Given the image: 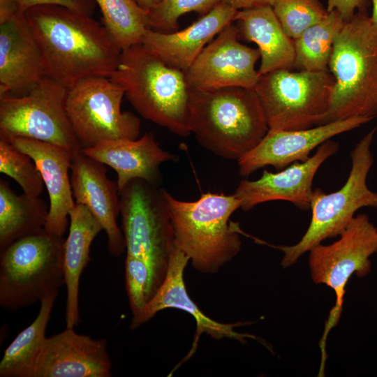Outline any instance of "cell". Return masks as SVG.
<instances>
[{"instance_id": "6da1fadb", "label": "cell", "mask_w": 377, "mask_h": 377, "mask_svg": "<svg viewBox=\"0 0 377 377\" xmlns=\"http://www.w3.org/2000/svg\"><path fill=\"white\" fill-rule=\"evenodd\" d=\"M41 54L45 75L67 89L91 77H110L121 50L91 15L55 5L24 11Z\"/></svg>"}, {"instance_id": "7402d4cb", "label": "cell", "mask_w": 377, "mask_h": 377, "mask_svg": "<svg viewBox=\"0 0 377 377\" xmlns=\"http://www.w3.org/2000/svg\"><path fill=\"white\" fill-rule=\"evenodd\" d=\"M82 151L116 171L119 192L134 179H142L158 186L161 178L160 165L176 160L175 155L159 146L151 133L135 140L103 141Z\"/></svg>"}, {"instance_id": "9c48e42d", "label": "cell", "mask_w": 377, "mask_h": 377, "mask_svg": "<svg viewBox=\"0 0 377 377\" xmlns=\"http://www.w3.org/2000/svg\"><path fill=\"white\" fill-rule=\"evenodd\" d=\"M142 179L119 191V209L126 255L147 263L162 284L175 236L163 189Z\"/></svg>"}, {"instance_id": "f1b7e54d", "label": "cell", "mask_w": 377, "mask_h": 377, "mask_svg": "<svg viewBox=\"0 0 377 377\" xmlns=\"http://www.w3.org/2000/svg\"><path fill=\"white\" fill-rule=\"evenodd\" d=\"M0 172L15 180L29 195L39 197L43 191L45 184L33 159L3 137H0Z\"/></svg>"}, {"instance_id": "44dd1931", "label": "cell", "mask_w": 377, "mask_h": 377, "mask_svg": "<svg viewBox=\"0 0 377 377\" xmlns=\"http://www.w3.org/2000/svg\"><path fill=\"white\" fill-rule=\"evenodd\" d=\"M237 11L221 1L181 31L165 33L146 29L141 44L168 66L184 72L213 38L235 21Z\"/></svg>"}, {"instance_id": "d6a6232c", "label": "cell", "mask_w": 377, "mask_h": 377, "mask_svg": "<svg viewBox=\"0 0 377 377\" xmlns=\"http://www.w3.org/2000/svg\"><path fill=\"white\" fill-rule=\"evenodd\" d=\"M22 11L41 5L60 6L68 9L92 16L96 3L94 0H17Z\"/></svg>"}, {"instance_id": "cb8c5ba5", "label": "cell", "mask_w": 377, "mask_h": 377, "mask_svg": "<svg viewBox=\"0 0 377 377\" xmlns=\"http://www.w3.org/2000/svg\"><path fill=\"white\" fill-rule=\"evenodd\" d=\"M68 216L69 232L64 243V284L67 290L66 323V327L74 328L80 322V276L89 260L92 242L103 228L83 205L75 203Z\"/></svg>"}, {"instance_id": "2e32d148", "label": "cell", "mask_w": 377, "mask_h": 377, "mask_svg": "<svg viewBox=\"0 0 377 377\" xmlns=\"http://www.w3.org/2000/svg\"><path fill=\"white\" fill-rule=\"evenodd\" d=\"M189 261V258L175 244L164 281L145 308L133 316L130 328H138L165 309H178L191 315L196 323V330L191 348L179 364L187 361L194 354L202 333L207 334L213 339L228 338L243 344L246 343L247 339L259 340L253 334L241 333L234 330L235 327L246 325L245 323H221L206 316L199 309L191 299L185 287L184 272Z\"/></svg>"}, {"instance_id": "7a4b0ae2", "label": "cell", "mask_w": 377, "mask_h": 377, "mask_svg": "<svg viewBox=\"0 0 377 377\" xmlns=\"http://www.w3.org/2000/svg\"><path fill=\"white\" fill-rule=\"evenodd\" d=\"M188 124L198 143L226 159L238 160L269 127L253 88L189 89Z\"/></svg>"}, {"instance_id": "30bf717a", "label": "cell", "mask_w": 377, "mask_h": 377, "mask_svg": "<svg viewBox=\"0 0 377 377\" xmlns=\"http://www.w3.org/2000/svg\"><path fill=\"white\" fill-rule=\"evenodd\" d=\"M339 236L330 244H320L309 250V266L313 282L328 286L336 296L320 341L323 369L327 357V334L341 318L348 281L353 274L367 276L371 270L370 257L377 253V228L365 214L354 216Z\"/></svg>"}, {"instance_id": "52a82bcc", "label": "cell", "mask_w": 377, "mask_h": 377, "mask_svg": "<svg viewBox=\"0 0 377 377\" xmlns=\"http://www.w3.org/2000/svg\"><path fill=\"white\" fill-rule=\"evenodd\" d=\"M63 237L45 228L0 251V305L15 311L40 302L64 284Z\"/></svg>"}, {"instance_id": "83f0119b", "label": "cell", "mask_w": 377, "mask_h": 377, "mask_svg": "<svg viewBox=\"0 0 377 377\" xmlns=\"http://www.w3.org/2000/svg\"><path fill=\"white\" fill-rule=\"evenodd\" d=\"M99 7L103 26L121 50L140 44L150 28L148 12L133 0H94Z\"/></svg>"}, {"instance_id": "277c9868", "label": "cell", "mask_w": 377, "mask_h": 377, "mask_svg": "<svg viewBox=\"0 0 377 377\" xmlns=\"http://www.w3.org/2000/svg\"><path fill=\"white\" fill-rule=\"evenodd\" d=\"M175 244L195 269L215 274L241 250L239 233L230 216L241 202L234 194L207 192L195 201L176 199L163 189Z\"/></svg>"}, {"instance_id": "4fadbf2b", "label": "cell", "mask_w": 377, "mask_h": 377, "mask_svg": "<svg viewBox=\"0 0 377 377\" xmlns=\"http://www.w3.org/2000/svg\"><path fill=\"white\" fill-rule=\"evenodd\" d=\"M239 36L237 27L232 22L204 47L184 71L189 89L254 87L259 77L255 66L260 52L241 43Z\"/></svg>"}, {"instance_id": "e0dca14e", "label": "cell", "mask_w": 377, "mask_h": 377, "mask_svg": "<svg viewBox=\"0 0 377 377\" xmlns=\"http://www.w3.org/2000/svg\"><path fill=\"white\" fill-rule=\"evenodd\" d=\"M110 376L106 340L94 339L68 327L46 338L33 373V377Z\"/></svg>"}, {"instance_id": "ba28073f", "label": "cell", "mask_w": 377, "mask_h": 377, "mask_svg": "<svg viewBox=\"0 0 377 377\" xmlns=\"http://www.w3.org/2000/svg\"><path fill=\"white\" fill-rule=\"evenodd\" d=\"M334 82L330 71L282 68L259 75L253 89L269 130L296 131L320 125Z\"/></svg>"}, {"instance_id": "8992f818", "label": "cell", "mask_w": 377, "mask_h": 377, "mask_svg": "<svg viewBox=\"0 0 377 377\" xmlns=\"http://www.w3.org/2000/svg\"><path fill=\"white\" fill-rule=\"evenodd\" d=\"M377 127L367 133L350 153L351 169L343 186L337 191L326 193L319 188L313 189L310 208V224L300 240L291 246L264 244L283 253L281 265L286 268L295 264L301 256L326 239L340 235L360 208H377V193L369 188L367 177L373 165L371 145Z\"/></svg>"}, {"instance_id": "9a60e30c", "label": "cell", "mask_w": 377, "mask_h": 377, "mask_svg": "<svg viewBox=\"0 0 377 377\" xmlns=\"http://www.w3.org/2000/svg\"><path fill=\"white\" fill-rule=\"evenodd\" d=\"M339 147L338 142L329 140L305 161L293 163L277 172L264 170L256 180L242 179L235 192L240 200V208L246 212L260 203L285 200L302 210L309 209L314 176Z\"/></svg>"}, {"instance_id": "484cf974", "label": "cell", "mask_w": 377, "mask_h": 377, "mask_svg": "<svg viewBox=\"0 0 377 377\" xmlns=\"http://www.w3.org/2000/svg\"><path fill=\"white\" fill-rule=\"evenodd\" d=\"M57 294L54 292L42 299L37 317L7 347L0 362L1 377H33Z\"/></svg>"}, {"instance_id": "e575fe53", "label": "cell", "mask_w": 377, "mask_h": 377, "mask_svg": "<svg viewBox=\"0 0 377 377\" xmlns=\"http://www.w3.org/2000/svg\"><path fill=\"white\" fill-rule=\"evenodd\" d=\"M275 0H221L232 8L239 10L251 8L271 6Z\"/></svg>"}, {"instance_id": "ac0fdd59", "label": "cell", "mask_w": 377, "mask_h": 377, "mask_svg": "<svg viewBox=\"0 0 377 377\" xmlns=\"http://www.w3.org/2000/svg\"><path fill=\"white\" fill-rule=\"evenodd\" d=\"M71 170L75 202L84 205L96 218L106 232L109 253L119 257L126 251V245L117 223L120 213L117 183L107 177L105 165L83 151L73 158Z\"/></svg>"}, {"instance_id": "8d00e7d4", "label": "cell", "mask_w": 377, "mask_h": 377, "mask_svg": "<svg viewBox=\"0 0 377 377\" xmlns=\"http://www.w3.org/2000/svg\"><path fill=\"white\" fill-rule=\"evenodd\" d=\"M136 3L146 11H149L156 5H157L161 0H133Z\"/></svg>"}, {"instance_id": "4316f807", "label": "cell", "mask_w": 377, "mask_h": 377, "mask_svg": "<svg viewBox=\"0 0 377 377\" xmlns=\"http://www.w3.org/2000/svg\"><path fill=\"white\" fill-rule=\"evenodd\" d=\"M346 21L336 10L328 12L320 22L305 29L293 40V67L300 71H329L334 42Z\"/></svg>"}, {"instance_id": "d4e9b609", "label": "cell", "mask_w": 377, "mask_h": 377, "mask_svg": "<svg viewBox=\"0 0 377 377\" xmlns=\"http://www.w3.org/2000/svg\"><path fill=\"white\" fill-rule=\"evenodd\" d=\"M49 207L39 197L16 194L0 179V251L45 228Z\"/></svg>"}, {"instance_id": "5bb4252c", "label": "cell", "mask_w": 377, "mask_h": 377, "mask_svg": "<svg viewBox=\"0 0 377 377\" xmlns=\"http://www.w3.org/2000/svg\"><path fill=\"white\" fill-rule=\"evenodd\" d=\"M371 120V118L353 117L302 130H269L254 148L237 160L239 173L243 177L248 176L267 165L281 170L293 163L305 161L315 148L331 138Z\"/></svg>"}, {"instance_id": "4dcf8cb0", "label": "cell", "mask_w": 377, "mask_h": 377, "mask_svg": "<svg viewBox=\"0 0 377 377\" xmlns=\"http://www.w3.org/2000/svg\"><path fill=\"white\" fill-rule=\"evenodd\" d=\"M272 7L284 31L293 40L328 13L318 0H275Z\"/></svg>"}, {"instance_id": "836d02e7", "label": "cell", "mask_w": 377, "mask_h": 377, "mask_svg": "<svg viewBox=\"0 0 377 377\" xmlns=\"http://www.w3.org/2000/svg\"><path fill=\"white\" fill-rule=\"evenodd\" d=\"M370 0H327V12L336 10L346 22L356 13L367 15Z\"/></svg>"}, {"instance_id": "ffe728a7", "label": "cell", "mask_w": 377, "mask_h": 377, "mask_svg": "<svg viewBox=\"0 0 377 377\" xmlns=\"http://www.w3.org/2000/svg\"><path fill=\"white\" fill-rule=\"evenodd\" d=\"M3 138L29 155L36 163L50 198L45 230L63 237L68 223V216L75 204L68 174L71 154L62 147L43 141L22 137Z\"/></svg>"}, {"instance_id": "603a6c76", "label": "cell", "mask_w": 377, "mask_h": 377, "mask_svg": "<svg viewBox=\"0 0 377 377\" xmlns=\"http://www.w3.org/2000/svg\"><path fill=\"white\" fill-rule=\"evenodd\" d=\"M235 21L239 36L258 47L259 75L293 67V40L284 31L271 6L237 10Z\"/></svg>"}, {"instance_id": "d590c367", "label": "cell", "mask_w": 377, "mask_h": 377, "mask_svg": "<svg viewBox=\"0 0 377 377\" xmlns=\"http://www.w3.org/2000/svg\"><path fill=\"white\" fill-rule=\"evenodd\" d=\"M22 11L17 0H0V23L9 20Z\"/></svg>"}, {"instance_id": "5b68a950", "label": "cell", "mask_w": 377, "mask_h": 377, "mask_svg": "<svg viewBox=\"0 0 377 377\" xmlns=\"http://www.w3.org/2000/svg\"><path fill=\"white\" fill-rule=\"evenodd\" d=\"M110 78L145 119L181 137L191 134L189 89L184 72L168 66L141 43L121 51Z\"/></svg>"}, {"instance_id": "7c38bea8", "label": "cell", "mask_w": 377, "mask_h": 377, "mask_svg": "<svg viewBox=\"0 0 377 377\" xmlns=\"http://www.w3.org/2000/svg\"><path fill=\"white\" fill-rule=\"evenodd\" d=\"M124 95V87L107 77H87L68 89L66 110L83 149L103 141L138 138L139 118L121 111Z\"/></svg>"}, {"instance_id": "1f68e13d", "label": "cell", "mask_w": 377, "mask_h": 377, "mask_svg": "<svg viewBox=\"0 0 377 377\" xmlns=\"http://www.w3.org/2000/svg\"><path fill=\"white\" fill-rule=\"evenodd\" d=\"M221 0H161L148 11L150 28L161 32L177 31L179 18L188 13L201 16L209 13Z\"/></svg>"}, {"instance_id": "74e56055", "label": "cell", "mask_w": 377, "mask_h": 377, "mask_svg": "<svg viewBox=\"0 0 377 377\" xmlns=\"http://www.w3.org/2000/svg\"><path fill=\"white\" fill-rule=\"evenodd\" d=\"M372 2V14L370 16L371 22L377 30V0H371Z\"/></svg>"}, {"instance_id": "3957f363", "label": "cell", "mask_w": 377, "mask_h": 377, "mask_svg": "<svg viewBox=\"0 0 377 377\" xmlns=\"http://www.w3.org/2000/svg\"><path fill=\"white\" fill-rule=\"evenodd\" d=\"M328 68L334 82L320 125L377 116V30L370 16L357 13L344 23L334 42Z\"/></svg>"}, {"instance_id": "8fae6325", "label": "cell", "mask_w": 377, "mask_h": 377, "mask_svg": "<svg viewBox=\"0 0 377 377\" xmlns=\"http://www.w3.org/2000/svg\"><path fill=\"white\" fill-rule=\"evenodd\" d=\"M68 89L44 76L29 92L0 97V136L22 137L82 152L66 110Z\"/></svg>"}, {"instance_id": "d6986e66", "label": "cell", "mask_w": 377, "mask_h": 377, "mask_svg": "<svg viewBox=\"0 0 377 377\" xmlns=\"http://www.w3.org/2000/svg\"><path fill=\"white\" fill-rule=\"evenodd\" d=\"M44 76L40 52L20 11L0 23V97L24 95Z\"/></svg>"}, {"instance_id": "f546056e", "label": "cell", "mask_w": 377, "mask_h": 377, "mask_svg": "<svg viewBox=\"0 0 377 377\" xmlns=\"http://www.w3.org/2000/svg\"><path fill=\"white\" fill-rule=\"evenodd\" d=\"M125 283L133 316L145 308L161 286L147 263L130 255L125 260Z\"/></svg>"}]
</instances>
